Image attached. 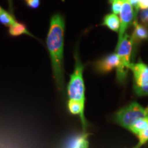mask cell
<instances>
[{
    "mask_svg": "<svg viewBox=\"0 0 148 148\" xmlns=\"http://www.w3.org/2000/svg\"><path fill=\"white\" fill-rule=\"evenodd\" d=\"M25 1L27 6L32 9L38 8L40 5V0H25Z\"/></svg>",
    "mask_w": 148,
    "mask_h": 148,
    "instance_id": "cell-19",
    "label": "cell"
},
{
    "mask_svg": "<svg viewBox=\"0 0 148 148\" xmlns=\"http://www.w3.org/2000/svg\"><path fill=\"white\" fill-rule=\"evenodd\" d=\"M8 5H9V9H10L11 14H12L13 13V8H12V0H8Z\"/></svg>",
    "mask_w": 148,
    "mask_h": 148,
    "instance_id": "cell-22",
    "label": "cell"
},
{
    "mask_svg": "<svg viewBox=\"0 0 148 148\" xmlns=\"http://www.w3.org/2000/svg\"><path fill=\"white\" fill-rule=\"evenodd\" d=\"M132 36L125 34L123 39L116 47V53L119 56V64L116 68V79L118 82L123 83L126 79L130 66V58L133 49Z\"/></svg>",
    "mask_w": 148,
    "mask_h": 148,
    "instance_id": "cell-4",
    "label": "cell"
},
{
    "mask_svg": "<svg viewBox=\"0 0 148 148\" xmlns=\"http://www.w3.org/2000/svg\"><path fill=\"white\" fill-rule=\"evenodd\" d=\"M137 12V11L135 10L132 5L130 4L127 1H123V5L120 12V29L117 44H119L123 39L125 31L133 20H135Z\"/></svg>",
    "mask_w": 148,
    "mask_h": 148,
    "instance_id": "cell-5",
    "label": "cell"
},
{
    "mask_svg": "<svg viewBox=\"0 0 148 148\" xmlns=\"http://www.w3.org/2000/svg\"><path fill=\"white\" fill-rule=\"evenodd\" d=\"M119 64V58L117 53H111L101 60H98L95 64V69L101 73H106L112 71L114 68H117Z\"/></svg>",
    "mask_w": 148,
    "mask_h": 148,
    "instance_id": "cell-7",
    "label": "cell"
},
{
    "mask_svg": "<svg viewBox=\"0 0 148 148\" xmlns=\"http://www.w3.org/2000/svg\"><path fill=\"white\" fill-rule=\"evenodd\" d=\"M148 116V108H144L137 102H132L115 112L114 121L121 127L128 130L136 121Z\"/></svg>",
    "mask_w": 148,
    "mask_h": 148,
    "instance_id": "cell-3",
    "label": "cell"
},
{
    "mask_svg": "<svg viewBox=\"0 0 148 148\" xmlns=\"http://www.w3.org/2000/svg\"><path fill=\"white\" fill-rule=\"evenodd\" d=\"M109 3L111 4V8L113 14H118L121 12L123 1L122 0H108Z\"/></svg>",
    "mask_w": 148,
    "mask_h": 148,
    "instance_id": "cell-16",
    "label": "cell"
},
{
    "mask_svg": "<svg viewBox=\"0 0 148 148\" xmlns=\"http://www.w3.org/2000/svg\"><path fill=\"white\" fill-rule=\"evenodd\" d=\"M9 34L13 36H18L23 34L33 36V35L27 30L25 25H24L23 23H18L17 21L9 27Z\"/></svg>",
    "mask_w": 148,
    "mask_h": 148,
    "instance_id": "cell-12",
    "label": "cell"
},
{
    "mask_svg": "<svg viewBox=\"0 0 148 148\" xmlns=\"http://www.w3.org/2000/svg\"><path fill=\"white\" fill-rule=\"evenodd\" d=\"M102 25L106 26L112 31L118 32L120 29V18L115 14H106L103 18Z\"/></svg>",
    "mask_w": 148,
    "mask_h": 148,
    "instance_id": "cell-11",
    "label": "cell"
},
{
    "mask_svg": "<svg viewBox=\"0 0 148 148\" xmlns=\"http://www.w3.org/2000/svg\"><path fill=\"white\" fill-rule=\"evenodd\" d=\"M16 21L15 20V18L14 17L13 14L9 13L5 10L3 13L0 14V23L3 25L10 27Z\"/></svg>",
    "mask_w": 148,
    "mask_h": 148,
    "instance_id": "cell-14",
    "label": "cell"
},
{
    "mask_svg": "<svg viewBox=\"0 0 148 148\" xmlns=\"http://www.w3.org/2000/svg\"><path fill=\"white\" fill-rule=\"evenodd\" d=\"M67 108L71 114L79 116L82 122L83 130H84L83 132H86V128H87V121L84 116V105L79 101L69 99L67 102Z\"/></svg>",
    "mask_w": 148,
    "mask_h": 148,
    "instance_id": "cell-9",
    "label": "cell"
},
{
    "mask_svg": "<svg viewBox=\"0 0 148 148\" xmlns=\"http://www.w3.org/2000/svg\"><path fill=\"white\" fill-rule=\"evenodd\" d=\"M75 58V68L73 73L71 75L69 84L66 87L67 95L69 99L75 100L85 103V86L83 79V71L84 66L81 62L78 52L75 51L74 53Z\"/></svg>",
    "mask_w": 148,
    "mask_h": 148,
    "instance_id": "cell-2",
    "label": "cell"
},
{
    "mask_svg": "<svg viewBox=\"0 0 148 148\" xmlns=\"http://www.w3.org/2000/svg\"><path fill=\"white\" fill-rule=\"evenodd\" d=\"M130 69L134 75V85L144 86L148 84V66L142 61L139 60L136 63H131Z\"/></svg>",
    "mask_w": 148,
    "mask_h": 148,
    "instance_id": "cell-6",
    "label": "cell"
},
{
    "mask_svg": "<svg viewBox=\"0 0 148 148\" xmlns=\"http://www.w3.org/2000/svg\"><path fill=\"white\" fill-rule=\"evenodd\" d=\"M4 10H3V9H2V8H1V6H0V14H1V13H3V12H4Z\"/></svg>",
    "mask_w": 148,
    "mask_h": 148,
    "instance_id": "cell-23",
    "label": "cell"
},
{
    "mask_svg": "<svg viewBox=\"0 0 148 148\" xmlns=\"http://www.w3.org/2000/svg\"><path fill=\"white\" fill-rule=\"evenodd\" d=\"M134 90L136 95L139 97L148 95V84L144 86H136L134 85Z\"/></svg>",
    "mask_w": 148,
    "mask_h": 148,
    "instance_id": "cell-17",
    "label": "cell"
},
{
    "mask_svg": "<svg viewBox=\"0 0 148 148\" xmlns=\"http://www.w3.org/2000/svg\"><path fill=\"white\" fill-rule=\"evenodd\" d=\"M65 23L63 16L56 14L50 19L47 46L51 58L53 78L60 90L64 89V34Z\"/></svg>",
    "mask_w": 148,
    "mask_h": 148,
    "instance_id": "cell-1",
    "label": "cell"
},
{
    "mask_svg": "<svg viewBox=\"0 0 148 148\" xmlns=\"http://www.w3.org/2000/svg\"><path fill=\"white\" fill-rule=\"evenodd\" d=\"M148 128V116L140 119L134 123V125L130 129V132L136 135V136L144 130Z\"/></svg>",
    "mask_w": 148,
    "mask_h": 148,
    "instance_id": "cell-13",
    "label": "cell"
},
{
    "mask_svg": "<svg viewBox=\"0 0 148 148\" xmlns=\"http://www.w3.org/2000/svg\"><path fill=\"white\" fill-rule=\"evenodd\" d=\"M140 19L144 25H148V9L142 10L140 13Z\"/></svg>",
    "mask_w": 148,
    "mask_h": 148,
    "instance_id": "cell-18",
    "label": "cell"
},
{
    "mask_svg": "<svg viewBox=\"0 0 148 148\" xmlns=\"http://www.w3.org/2000/svg\"><path fill=\"white\" fill-rule=\"evenodd\" d=\"M122 1H127V2H128L130 4L132 5L133 8L135 9V10L138 12V10L139 9L138 7V1H139V0H122Z\"/></svg>",
    "mask_w": 148,
    "mask_h": 148,
    "instance_id": "cell-21",
    "label": "cell"
},
{
    "mask_svg": "<svg viewBox=\"0 0 148 148\" xmlns=\"http://www.w3.org/2000/svg\"><path fill=\"white\" fill-rule=\"evenodd\" d=\"M134 27L132 38L134 44L140 42L141 40H146L148 38V29L144 25L138 23L137 21H134L133 23Z\"/></svg>",
    "mask_w": 148,
    "mask_h": 148,
    "instance_id": "cell-10",
    "label": "cell"
},
{
    "mask_svg": "<svg viewBox=\"0 0 148 148\" xmlns=\"http://www.w3.org/2000/svg\"><path fill=\"white\" fill-rule=\"evenodd\" d=\"M147 108H148V106H147Z\"/></svg>",
    "mask_w": 148,
    "mask_h": 148,
    "instance_id": "cell-24",
    "label": "cell"
},
{
    "mask_svg": "<svg viewBox=\"0 0 148 148\" xmlns=\"http://www.w3.org/2000/svg\"><path fill=\"white\" fill-rule=\"evenodd\" d=\"M137 137L138 139V143L131 148H140V147H142V146L147 143L148 141V128L144 130L140 134H138Z\"/></svg>",
    "mask_w": 148,
    "mask_h": 148,
    "instance_id": "cell-15",
    "label": "cell"
},
{
    "mask_svg": "<svg viewBox=\"0 0 148 148\" xmlns=\"http://www.w3.org/2000/svg\"><path fill=\"white\" fill-rule=\"evenodd\" d=\"M138 7L142 10L148 9V0H139Z\"/></svg>",
    "mask_w": 148,
    "mask_h": 148,
    "instance_id": "cell-20",
    "label": "cell"
},
{
    "mask_svg": "<svg viewBox=\"0 0 148 148\" xmlns=\"http://www.w3.org/2000/svg\"><path fill=\"white\" fill-rule=\"evenodd\" d=\"M88 134H75L66 140L62 148H88Z\"/></svg>",
    "mask_w": 148,
    "mask_h": 148,
    "instance_id": "cell-8",
    "label": "cell"
}]
</instances>
